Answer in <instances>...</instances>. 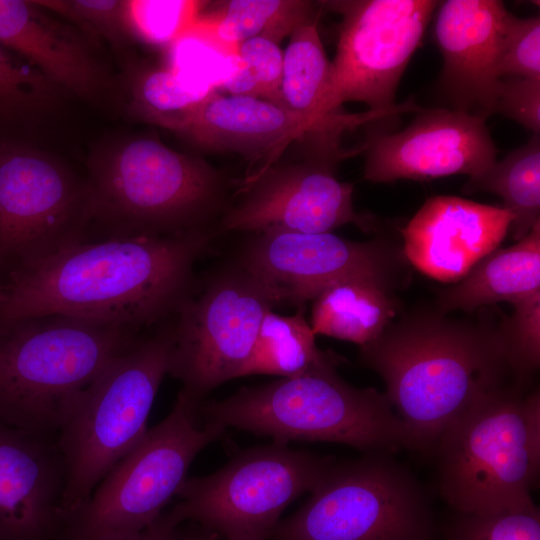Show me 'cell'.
Returning a JSON list of instances; mask_svg holds the SVG:
<instances>
[{
  "mask_svg": "<svg viewBox=\"0 0 540 540\" xmlns=\"http://www.w3.org/2000/svg\"><path fill=\"white\" fill-rule=\"evenodd\" d=\"M211 238L204 230L77 243L9 275L0 323L61 314L141 331L174 317Z\"/></svg>",
  "mask_w": 540,
  "mask_h": 540,
  "instance_id": "cell-1",
  "label": "cell"
},
{
  "mask_svg": "<svg viewBox=\"0 0 540 540\" xmlns=\"http://www.w3.org/2000/svg\"><path fill=\"white\" fill-rule=\"evenodd\" d=\"M363 363L386 384L416 450L433 453L448 426L516 377L498 325L417 311L361 346ZM525 385V384H523Z\"/></svg>",
  "mask_w": 540,
  "mask_h": 540,
  "instance_id": "cell-2",
  "label": "cell"
},
{
  "mask_svg": "<svg viewBox=\"0 0 540 540\" xmlns=\"http://www.w3.org/2000/svg\"><path fill=\"white\" fill-rule=\"evenodd\" d=\"M139 332L61 314L0 323V421L56 438L78 394Z\"/></svg>",
  "mask_w": 540,
  "mask_h": 540,
  "instance_id": "cell-3",
  "label": "cell"
},
{
  "mask_svg": "<svg viewBox=\"0 0 540 540\" xmlns=\"http://www.w3.org/2000/svg\"><path fill=\"white\" fill-rule=\"evenodd\" d=\"M336 365L243 387L223 400L202 402L205 421L271 436L274 441H325L363 452L416 450L410 430L385 393L342 380Z\"/></svg>",
  "mask_w": 540,
  "mask_h": 540,
  "instance_id": "cell-4",
  "label": "cell"
},
{
  "mask_svg": "<svg viewBox=\"0 0 540 540\" xmlns=\"http://www.w3.org/2000/svg\"><path fill=\"white\" fill-rule=\"evenodd\" d=\"M438 490L456 513L489 514L534 504L540 468V392L500 389L463 413L439 438Z\"/></svg>",
  "mask_w": 540,
  "mask_h": 540,
  "instance_id": "cell-5",
  "label": "cell"
},
{
  "mask_svg": "<svg viewBox=\"0 0 540 540\" xmlns=\"http://www.w3.org/2000/svg\"><path fill=\"white\" fill-rule=\"evenodd\" d=\"M87 182L91 225L102 238L209 230L224 195V179L212 166L151 137L112 145L92 160Z\"/></svg>",
  "mask_w": 540,
  "mask_h": 540,
  "instance_id": "cell-6",
  "label": "cell"
},
{
  "mask_svg": "<svg viewBox=\"0 0 540 540\" xmlns=\"http://www.w3.org/2000/svg\"><path fill=\"white\" fill-rule=\"evenodd\" d=\"M171 349L168 324L113 359L75 398L56 435L66 470V520L147 432Z\"/></svg>",
  "mask_w": 540,
  "mask_h": 540,
  "instance_id": "cell-7",
  "label": "cell"
},
{
  "mask_svg": "<svg viewBox=\"0 0 540 540\" xmlns=\"http://www.w3.org/2000/svg\"><path fill=\"white\" fill-rule=\"evenodd\" d=\"M202 402L181 388L167 417L147 430L67 518L61 540H120L154 523L194 458L225 430L205 421Z\"/></svg>",
  "mask_w": 540,
  "mask_h": 540,
  "instance_id": "cell-8",
  "label": "cell"
},
{
  "mask_svg": "<svg viewBox=\"0 0 540 540\" xmlns=\"http://www.w3.org/2000/svg\"><path fill=\"white\" fill-rule=\"evenodd\" d=\"M310 497L269 540H433L428 495L388 452L334 461Z\"/></svg>",
  "mask_w": 540,
  "mask_h": 540,
  "instance_id": "cell-9",
  "label": "cell"
},
{
  "mask_svg": "<svg viewBox=\"0 0 540 540\" xmlns=\"http://www.w3.org/2000/svg\"><path fill=\"white\" fill-rule=\"evenodd\" d=\"M334 461L273 441L210 475L186 478L169 510L179 524L196 523L224 540H269L284 509L312 492Z\"/></svg>",
  "mask_w": 540,
  "mask_h": 540,
  "instance_id": "cell-10",
  "label": "cell"
},
{
  "mask_svg": "<svg viewBox=\"0 0 540 540\" xmlns=\"http://www.w3.org/2000/svg\"><path fill=\"white\" fill-rule=\"evenodd\" d=\"M279 304L274 289L238 262L223 270L174 315L169 374L201 400L241 377L265 314Z\"/></svg>",
  "mask_w": 540,
  "mask_h": 540,
  "instance_id": "cell-11",
  "label": "cell"
},
{
  "mask_svg": "<svg viewBox=\"0 0 540 540\" xmlns=\"http://www.w3.org/2000/svg\"><path fill=\"white\" fill-rule=\"evenodd\" d=\"M91 223L87 181L38 150L0 146V272L87 240Z\"/></svg>",
  "mask_w": 540,
  "mask_h": 540,
  "instance_id": "cell-12",
  "label": "cell"
},
{
  "mask_svg": "<svg viewBox=\"0 0 540 540\" xmlns=\"http://www.w3.org/2000/svg\"><path fill=\"white\" fill-rule=\"evenodd\" d=\"M342 15L329 93L334 109L357 101L369 110L397 107L400 78L439 6L431 0L324 2Z\"/></svg>",
  "mask_w": 540,
  "mask_h": 540,
  "instance_id": "cell-13",
  "label": "cell"
},
{
  "mask_svg": "<svg viewBox=\"0 0 540 540\" xmlns=\"http://www.w3.org/2000/svg\"><path fill=\"white\" fill-rule=\"evenodd\" d=\"M402 249L384 240L352 241L326 233L255 234L238 263L265 281L280 303L301 306L347 280H376L392 287L405 269Z\"/></svg>",
  "mask_w": 540,
  "mask_h": 540,
  "instance_id": "cell-14",
  "label": "cell"
},
{
  "mask_svg": "<svg viewBox=\"0 0 540 540\" xmlns=\"http://www.w3.org/2000/svg\"><path fill=\"white\" fill-rule=\"evenodd\" d=\"M336 164L306 156L250 176L239 201L223 215L221 229L312 234L355 224L370 232L373 220L355 211L353 185L335 176Z\"/></svg>",
  "mask_w": 540,
  "mask_h": 540,
  "instance_id": "cell-15",
  "label": "cell"
},
{
  "mask_svg": "<svg viewBox=\"0 0 540 540\" xmlns=\"http://www.w3.org/2000/svg\"><path fill=\"white\" fill-rule=\"evenodd\" d=\"M364 177L375 183L474 177L496 161L485 119L456 109L419 110L399 132H375L363 144Z\"/></svg>",
  "mask_w": 540,
  "mask_h": 540,
  "instance_id": "cell-16",
  "label": "cell"
},
{
  "mask_svg": "<svg viewBox=\"0 0 540 540\" xmlns=\"http://www.w3.org/2000/svg\"><path fill=\"white\" fill-rule=\"evenodd\" d=\"M343 134L271 101L212 90L180 135L206 150L236 152L252 160L269 156V161L296 141L305 145L307 155L338 162L356 154L341 148Z\"/></svg>",
  "mask_w": 540,
  "mask_h": 540,
  "instance_id": "cell-17",
  "label": "cell"
},
{
  "mask_svg": "<svg viewBox=\"0 0 540 540\" xmlns=\"http://www.w3.org/2000/svg\"><path fill=\"white\" fill-rule=\"evenodd\" d=\"M65 483L56 438L0 421V540H61Z\"/></svg>",
  "mask_w": 540,
  "mask_h": 540,
  "instance_id": "cell-18",
  "label": "cell"
},
{
  "mask_svg": "<svg viewBox=\"0 0 540 540\" xmlns=\"http://www.w3.org/2000/svg\"><path fill=\"white\" fill-rule=\"evenodd\" d=\"M511 13L497 0L442 2L435 40L444 65L441 86L456 106L486 120L495 113L502 85L498 65Z\"/></svg>",
  "mask_w": 540,
  "mask_h": 540,
  "instance_id": "cell-19",
  "label": "cell"
},
{
  "mask_svg": "<svg viewBox=\"0 0 540 540\" xmlns=\"http://www.w3.org/2000/svg\"><path fill=\"white\" fill-rule=\"evenodd\" d=\"M514 219L503 206L435 196L401 230L402 251L423 274L445 283L458 282L497 249Z\"/></svg>",
  "mask_w": 540,
  "mask_h": 540,
  "instance_id": "cell-20",
  "label": "cell"
},
{
  "mask_svg": "<svg viewBox=\"0 0 540 540\" xmlns=\"http://www.w3.org/2000/svg\"><path fill=\"white\" fill-rule=\"evenodd\" d=\"M0 44L84 99H96L104 88L102 69L83 42L45 15L37 2L0 0Z\"/></svg>",
  "mask_w": 540,
  "mask_h": 540,
  "instance_id": "cell-21",
  "label": "cell"
},
{
  "mask_svg": "<svg viewBox=\"0 0 540 540\" xmlns=\"http://www.w3.org/2000/svg\"><path fill=\"white\" fill-rule=\"evenodd\" d=\"M317 20L298 26L289 35L288 46L283 52L281 106L343 133L411 111L408 102L398 104L391 110H368L361 113L334 109L329 93L331 61L321 42Z\"/></svg>",
  "mask_w": 540,
  "mask_h": 540,
  "instance_id": "cell-22",
  "label": "cell"
},
{
  "mask_svg": "<svg viewBox=\"0 0 540 540\" xmlns=\"http://www.w3.org/2000/svg\"><path fill=\"white\" fill-rule=\"evenodd\" d=\"M540 291V221L516 244L495 249L456 285L440 291L437 310L471 312L485 305L514 301Z\"/></svg>",
  "mask_w": 540,
  "mask_h": 540,
  "instance_id": "cell-23",
  "label": "cell"
},
{
  "mask_svg": "<svg viewBox=\"0 0 540 540\" xmlns=\"http://www.w3.org/2000/svg\"><path fill=\"white\" fill-rule=\"evenodd\" d=\"M392 289L369 279L342 281L326 288L313 300L309 323L313 333L360 347L374 341L397 315Z\"/></svg>",
  "mask_w": 540,
  "mask_h": 540,
  "instance_id": "cell-24",
  "label": "cell"
},
{
  "mask_svg": "<svg viewBox=\"0 0 540 540\" xmlns=\"http://www.w3.org/2000/svg\"><path fill=\"white\" fill-rule=\"evenodd\" d=\"M206 6L186 34L230 54L245 40L259 35L279 43L298 26L318 19L319 14L317 4L301 0H229L209 10Z\"/></svg>",
  "mask_w": 540,
  "mask_h": 540,
  "instance_id": "cell-25",
  "label": "cell"
},
{
  "mask_svg": "<svg viewBox=\"0 0 540 540\" xmlns=\"http://www.w3.org/2000/svg\"><path fill=\"white\" fill-rule=\"evenodd\" d=\"M302 309L290 316L272 310L265 314L241 376L268 374L288 378L336 365L333 355L317 347Z\"/></svg>",
  "mask_w": 540,
  "mask_h": 540,
  "instance_id": "cell-26",
  "label": "cell"
},
{
  "mask_svg": "<svg viewBox=\"0 0 540 540\" xmlns=\"http://www.w3.org/2000/svg\"><path fill=\"white\" fill-rule=\"evenodd\" d=\"M464 192H491L515 219L510 229L522 239L540 221V136L533 134L523 146L495 161L481 174L469 177Z\"/></svg>",
  "mask_w": 540,
  "mask_h": 540,
  "instance_id": "cell-27",
  "label": "cell"
},
{
  "mask_svg": "<svg viewBox=\"0 0 540 540\" xmlns=\"http://www.w3.org/2000/svg\"><path fill=\"white\" fill-rule=\"evenodd\" d=\"M211 91L189 83L170 67H147L132 80L129 110L143 122L181 134Z\"/></svg>",
  "mask_w": 540,
  "mask_h": 540,
  "instance_id": "cell-28",
  "label": "cell"
},
{
  "mask_svg": "<svg viewBox=\"0 0 540 540\" xmlns=\"http://www.w3.org/2000/svg\"><path fill=\"white\" fill-rule=\"evenodd\" d=\"M61 89L34 65L0 44V119L37 116L53 106Z\"/></svg>",
  "mask_w": 540,
  "mask_h": 540,
  "instance_id": "cell-29",
  "label": "cell"
},
{
  "mask_svg": "<svg viewBox=\"0 0 540 540\" xmlns=\"http://www.w3.org/2000/svg\"><path fill=\"white\" fill-rule=\"evenodd\" d=\"M208 2L194 0L124 1L129 33L142 42L170 47L196 22Z\"/></svg>",
  "mask_w": 540,
  "mask_h": 540,
  "instance_id": "cell-30",
  "label": "cell"
},
{
  "mask_svg": "<svg viewBox=\"0 0 540 540\" xmlns=\"http://www.w3.org/2000/svg\"><path fill=\"white\" fill-rule=\"evenodd\" d=\"M511 304L513 314L498 326L517 379L529 385L540 365V291Z\"/></svg>",
  "mask_w": 540,
  "mask_h": 540,
  "instance_id": "cell-31",
  "label": "cell"
},
{
  "mask_svg": "<svg viewBox=\"0 0 540 540\" xmlns=\"http://www.w3.org/2000/svg\"><path fill=\"white\" fill-rule=\"evenodd\" d=\"M445 540H540V512L534 504L489 514H461Z\"/></svg>",
  "mask_w": 540,
  "mask_h": 540,
  "instance_id": "cell-32",
  "label": "cell"
},
{
  "mask_svg": "<svg viewBox=\"0 0 540 540\" xmlns=\"http://www.w3.org/2000/svg\"><path fill=\"white\" fill-rule=\"evenodd\" d=\"M500 77L540 80V19L510 15L500 53Z\"/></svg>",
  "mask_w": 540,
  "mask_h": 540,
  "instance_id": "cell-33",
  "label": "cell"
},
{
  "mask_svg": "<svg viewBox=\"0 0 540 540\" xmlns=\"http://www.w3.org/2000/svg\"><path fill=\"white\" fill-rule=\"evenodd\" d=\"M38 3L65 15L87 31L112 43H121L126 35L130 34L125 20L124 1L73 0Z\"/></svg>",
  "mask_w": 540,
  "mask_h": 540,
  "instance_id": "cell-34",
  "label": "cell"
},
{
  "mask_svg": "<svg viewBox=\"0 0 540 540\" xmlns=\"http://www.w3.org/2000/svg\"><path fill=\"white\" fill-rule=\"evenodd\" d=\"M234 53L252 71L258 84L260 98L281 105L283 52L279 43L269 37L259 35L239 44Z\"/></svg>",
  "mask_w": 540,
  "mask_h": 540,
  "instance_id": "cell-35",
  "label": "cell"
},
{
  "mask_svg": "<svg viewBox=\"0 0 540 540\" xmlns=\"http://www.w3.org/2000/svg\"><path fill=\"white\" fill-rule=\"evenodd\" d=\"M495 112L516 121L533 134H539L540 80L520 77L502 79Z\"/></svg>",
  "mask_w": 540,
  "mask_h": 540,
  "instance_id": "cell-36",
  "label": "cell"
},
{
  "mask_svg": "<svg viewBox=\"0 0 540 540\" xmlns=\"http://www.w3.org/2000/svg\"><path fill=\"white\" fill-rule=\"evenodd\" d=\"M229 68L222 86L230 95L260 98L257 81L248 65L235 53L229 55Z\"/></svg>",
  "mask_w": 540,
  "mask_h": 540,
  "instance_id": "cell-37",
  "label": "cell"
},
{
  "mask_svg": "<svg viewBox=\"0 0 540 540\" xmlns=\"http://www.w3.org/2000/svg\"><path fill=\"white\" fill-rule=\"evenodd\" d=\"M180 524L169 509L143 531L120 540H177V529Z\"/></svg>",
  "mask_w": 540,
  "mask_h": 540,
  "instance_id": "cell-38",
  "label": "cell"
},
{
  "mask_svg": "<svg viewBox=\"0 0 540 540\" xmlns=\"http://www.w3.org/2000/svg\"><path fill=\"white\" fill-rule=\"evenodd\" d=\"M177 540H224L217 533L193 522H184L178 526Z\"/></svg>",
  "mask_w": 540,
  "mask_h": 540,
  "instance_id": "cell-39",
  "label": "cell"
},
{
  "mask_svg": "<svg viewBox=\"0 0 540 540\" xmlns=\"http://www.w3.org/2000/svg\"><path fill=\"white\" fill-rule=\"evenodd\" d=\"M5 300H6V295H5L4 289L0 287V307L5 302Z\"/></svg>",
  "mask_w": 540,
  "mask_h": 540,
  "instance_id": "cell-40",
  "label": "cell"
}]
</instances>
